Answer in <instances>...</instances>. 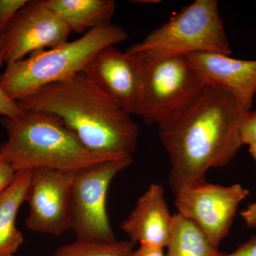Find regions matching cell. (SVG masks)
<instances>
[{
    "instance_id": "cell-27",
    "label": "cell",
    "mask_w": 256,
    "mask_h": 256,
    "mask_svg": "<svg viewBox=\"0 0 256 256\" xmlns=\"http://www.w3.org/2000/svg\"><path fill=\"white\" fill-rule=\"evenodd\" d=\"M13 256V255H8V256Z\"/></svg>"
},
{
    "instance_id": "cell-6",
    "label": "cell",
    "mask_w": 256,
    "mask_h": 256,
    "mask_svg": "<svg viewBox=\"0 0 256 256\" xmlns=\"http://www.w3.org/2000/svg\"><path fill=\"white\" fill-rule=\"evenodd\" d=\"M141 92L138 116L159 127L188 110L207 84L185 56L140 54Z\"/></svg>"
},
{
    "instance_id": "cell-5",
    "label": "cell",
    "mask_w": 256,
    "mask_h": 256,
    "mask_svg": "<svg viewBox=\"0 0 256 256\" xmlns=\"http://www.w3.org/2000/svg\"><path fill=\"white\" fill-rule=\"evenodd\" d=\"M128 53L186 56L200 53L230 56L232 48L217 0H196L172 15Z\"/></svg>"
},
{
    "instance_id": "cell-18",
    "label": "cell",
    "mask_w": 256,
    "mask_h": 256,
    "mask_svg": "<svg viewBox=\"0 0 256 256\" xmlns=\"http://www.w3.org/2000/svg\"><path fill=\"white\" fill-rule=\"evenodd\" d=\"M28 0H0V33Z\"/></svg>"
},
{
    "instance_id": "cell-26",
    "label": "cell",
    "mask_w": 256,
    "mask_h": 256,
    "mask_svg": "<svg viewBox=\"0 0 256 256\" xmlns=\"http://www.w3.org/2000/svg\"><path fill=\"white\" fill-rule=\"evenodd\" d=\"M136 2H141L142 4H144V2H146V4H156V3H160V1H136Z\"/></svg>"
},
{
    "instance_id": "cell-16",
    "label": "cell",
    "mask_w": 256,
    "mask_h": 256,
    "mask_svg": "<svg viewBox=\"0 0 256 256\" xmlns=\"http://www.w3.org/2000/svg\"><path fill=\"white\" fill-rule=\"evenodd\" d=\"M166 256H222L206 236L192 220L176 213L173 215Z\"/></svg>"
},
{
    "instance_id": "cell-7",
    "label": "cell",
    "mask_w": 256,
    "mask_h": 256,
    "mask_svg": "<svg viewBox=\"0 0 256 256\" xmlns=\"http://www.w3.org/2000/svg\"><path fill=\"white\" fill-rule=\"evenodd\" d=\"M132 162V156H126L75 173L70 200V230L77 240H116L106 207L108 191L116 175Z\"/></svg>"
},
{
    "instance_id": "cell-19",
    "label": "cell",
    "mask_w": 256,
    "mask_h": 256,
    "mask_svg": "<svg viewBox=\"0 0 256 256\" xmlns=\"http://www.w3.org/2000/svg\"><path fill=\"white\" fill-rule=\"evenodd\" d=\"M240 132L244 146L256 143V110L244 114Z\"/></svg>"
},
{
    "instance_id": "cell-15",
    "label": "cell",
    "mask_w": 256,
    "mask_h": 256,
    "mask_svg": "<svg viewBox=\"0 0 256 256\" xmlns=\"http://www.w3.org/2000/svg\"><path fill=\"white\" fill-rule=\"evenodd\" d=\"M31 170L16 172L14 181L0 193V256L13 255L24 242L16 226L18 210L26 202Z\"/></svg>"
},
{
    "instance_id": "cell-12",
    "label": "cell",
    "mask_w": 256,
    "mask_h": 256,
    "mask_svg": "<svg viewBox=\"0 0 256 256\" xmlns=\"http://www.w3.org/2000/svg\"><path fill=\"white\" fill-rule=\"evenodd\" d=\"M185 57L207 85L230 94L242 112L252 110L256 97V60H237L217 53Z\"/></svg>"
},
{
    "instance_id": "cell-11",
    "label": "cell",
    "mask_w": 256,
    "mask_h": 256,
    "mask_svg": "<svg viewBox=\"0 0 256 256\" xmlns=\"http://www.w3.org/2000/svg\"><path fill=\"white\" fill-rule=\"evenodd\" d=\"M100 90L129 114H137L141 92V70L137 54L116 46L101 50L84 72Z\"/></svg>"
},
{
    "instance_id": "cell-9",
    "label": "cell",
    "mask_w": 256,
    "mask_h": 256,
    "mask_svg": "<svg viewBox=\"0 0 256 256\" xmlns=\"http://www.w3.org/2000/svg\"><path fill=\"white\" fill-rule=\"evenodd\" d=\"M248 194L240 184L223 186L204 180L176 194L174 205L178 214L196 224L218 248L228 235L239 204Z\"/></svg>"
},
{
    "instance_id": "cell-8",
    "label": "cell",
    "mask_w": 256,
    "mask_h": 256,
    "mask_svg": "<svg viewBox=\"0 0 256 256\" xmlns=\"http://www.w3.org/2000/svg\"><path fill=\"white\" fill-rule=\"evenodd\" d=\"M68 26L46 5L28 0L0 33V66L22 60L37 50L68 42Z\"/></svg>"
},
{
    "instance_id": "cell-13",
    "label": "cell",
    "mask_w": 256,
    "mask_h": 256,
    "mask_svg": "<svg viewBox=\"0 0 256 256\" xmlns=\"http://www.w3.org/2000/svg\"><path fill=\"white\" fill-rule=\"evenodd\" d=\"M172 220L162 186L152 184L120 227L134 244L164 249L169 240Z\"/></svg>"
},
{
    "instance_id": "cell-17",
    "label": "cell",
    "mask_w": 256,
    "mask_h": 256,
    "mask_svg": "<svg viewBox=\"0 0 256 256\" xmlns=\"http://www.w3.org/2000/svg\"><path fill=\"white\" fill-rule=\"evenodd\" d=\"M134 245L131 240L102 242L76 239L58 248L52 256H130Z\"/></svg>"
},
{
    "instance_id": "cell-28",
    "label": "cell",
    "mask_w": 256,
    "mask_h": 256,
    "mask_svg": "<svg viewBox=\"0 0 256 256\" xmlns=\"http://www.w3.org/2000/svg\"><path fill=\"white\" fill-rule=\"evenodd\" d=\"M255 9H256V3H255Z\"/></svg>"
},
{
    "instance_id": "cell-1",
    "label": "cell",
    "mask_w": 256,
    "mask_h": 256,
    "mask_svg": "<svg viewBox=\"0 0 256 256\" xmlns=\"http://www.w3.org/2000/svg\"><path fill=\"white\" fill-rule=\"evenodd\" d=\"M244 114L230 94L206 85L188 110L159 127L175 194L204 180L208 170L233 160L244 146L240 130Z\"/></svg>"
},
{
    "instance_id": "cell-3",
    "label": "cell",
    "mask_w": 256,
    "mask_h": 256,
    "mask_svg": "<svg viewBox=\"0 0 256 256\" xmlns=\"http://www.w3.org/2000/svg\"><path fill=\"white\" fill-rule=\"evenodd\" d=\"M8 139L0 156L18 172L46 168L76 173L105 162L126 158L89 150L58 118L25 111L18 118H2Z\"/></svg>"
},
{
    "instance_id": "cell-21",
    "label": "cell",
    "mask_w": 256,
    "mask_h": 256,
    "mask_svg": "<svg viewBox=\"0 0 256 256\" xmlns=\"http://www.w3.org/2000/svg\"><path fill=\"white\" fill-rule=\"evenodd\" d=\"M16 172L0 156V193L14 181Z\"/></svg>"
},
{
    "instance_id": "cell-2",
    "label": "cell",
    "mask_w": 256,
    "mask_h": 256,
    "mask_svg": "<svg viewBox=\"0 0 256 256\" xmlns=\"http://www.w3.org/2000/svg\"><path fill=\"white\" fill-rule=\"evenodd\" d=\"M25 111L58 118L89 150L132 156L139 137L138 124L84 72L38 89L18 101Z\"/></svg>"
},
{
    "instance_id": "cell-22",
    "label": "cell",
    "mask_w": 256,
    "mask_h": 256,
    "mask_svg": "<svg viewBox=\"0 0 256 256\" xmlns=\"http://www.w3.org/2000/svg\"><path fill=\"white\" fill-rule=\"evenodd\" d=\"M222 256H256V235L239 246L234 252Z\"/></svg>"
},
{
    "instance_id": "cell-24",
    "label": "cell",
    "mask_w": 256,
    "mask_h": 256,
    "mask_svg": "<svg viewBox=\"0 0 256 256\" xmlns=\"http://www.w3.org/2000/svg\"><path fill=\"white\" fill-rule=\"evenodd\" d=\"M130 256H166L163 249L153 248L140 246L137 250H133Z\"/></svg>"
},
{
    "instance_id": "cell-4",
    "label": "cell",
    "mask_w": 256,
    "mask_h": 256,
    "mask_svg": "<svg viewBox=\"0 0 256 256\" xmlns=\"http://www.w3.org/2000/svg\"><path fill=\"white\" fill-rule=\"evenodd\" d=\"M128 38L127 32L112 24L90 30L78 40L37 50L22 60L8 64L0 75V87L8 97L18 101L47 85L84 72L101 50Z\"/></svg>"
},
{
    "instance_id": "cell-14",
    "label": "cell",
    "mask_w": 256,
    "mask_h": 256,
    "mask_svg": "<svg viewBox=\"0 0 256 256\" xmlns=\"http://www.w3.org/2000/svg\"><path fill=\"white\" fill-rule=\"evenodd\" d=\"M46 3L75 33L111 24L116 10L114 0H46Z\"/></svg>"
},
{
    "instance_id": "cell-29",
    "label": "cell",
    "mask_w": 256,
    "mask_h": 256,
    "mask_svg": "<svg viewBox=\"0 0 256 256\" xmlns=\"http://www.w3.org/2000/svg\"></svg>"
},
{
    "instance_id": "cell-25",
    "label": "cell",
    "mask_w": 256,
    "mask_h": 256,
    "mask_svg": "<svg viewBox=\"0 0 256 256\" xmlns=\"http://www.w3.org/2000/svg\"><path fill=\"white\" fill-rule=\"evenodd\" d=\"M249 146V152L252 154V158L255 160L256 164V143H252Z\"/></svg>"
},
{
    "instance_id": "cell-20",
    "label": "cell",
    "mask_w": 256,
    "mask_h": 256,
    "mask_svg": "<svg viewBox=\"0 0 256 256\" xmlns=\"http://www.w3.org/2000/svg\"><path fill=\"white\" fill-rule=\"evenodd\" d=\"M25 110L18 101L8 97L0 87V116L14 118L22 116Z\"/></svg>"
},
{
    "instance_id": "cell-23",
    "label": "cell",
    "mask_w": 256,
    "mask_h": 256,
    "mask_svg": "<svg viewBox=\"0 0 256 256\" xmlns=\"http://www.w3.org/2000/svg\"><path fill=\"white\" fill-rule=\"evenodd\" d=\"M244 222L248 227H256V202L250 204L240 213Z\"/></svg>"
},
{
    "instance_id": "cell-10",
    "label": "cell",
    "mask_w": 256,
    "mask_h": 256,
    "mask_svg": "<svg viewBox=\"0 0 256 256\" xmlns=\"http://www.w3.org/2000/svg\"><path fill=\"white\" fill-rule=\"evenodd\" d=\"M75 173L46 168L31 170L26 202V228L60 236L70 230V200Z\"/></svg>"
}]
</instances>
